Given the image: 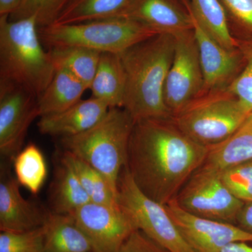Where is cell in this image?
Returning a JSON list of instances; mask_svg holds the SVG:
<instances>
[{
	"mask_svg": "<svg viewBox=\"0 0 252 252\" xmlns=\"http://www.w3.org/2000/svg\"><path fill=\"white\" fill-rule=\"evenodd\" d=\"M55 69H64L84 83L89 90L102 53L80 46L48 49Z\"/></svg>",
	"mask_w": 252,
	"mask_h": 252,
	"instance_id": "603a6c76",
	"label": "cell"
},
{
	"mask_svg": "<svg viewBox=\"0 0 252 252\" xmlns=\"http://www.w3.org/2000/svg\"><path fill=\"white\" fill-rule=\"evenodd\" d=\"M131 1L132 0H71L54 24H74L122 18Z\"/></svg>",
	"mask_w": 252,
	"mask_h": 252,
	"instance_id": "7402d4cb",
	"label": "cell"
},
{
	"mask_svg": "<svg viewBox=\"0 0 252 252\" xmlns=\"http://www.w3.org/2000/svg\"><path fill=\"white\" fill-rule=\"evenodd\" d=\"M71 0H22L18 9L10 15L11 21L32 18L38 27L51 26Z\"/></svg>",
	"mask_w": 252,
	"mask_h": 252,
	"instance_id": "4316f807",
	"label": "cell"
},
{
	"mask_svg": "<svg viewBox=\"0 0 252 252\" xmlns=\"http://www.w3.org/2000/svg\"><path fill=\"white\" fill-rule=\"evenodd\" d=\"M175 35L173 58L167 74L164 98L172 117L203 94L204 77L193 29Z\"/></svg>",
	"mask_w": 252,
	"mask_h": 252,
	"instance_id": "9c48e42d",
	"label": "cell"
},
{
	"mask_svg": "<svg viewBox=\"0 0 252 252\" xmlns=\"http://www.w3.org/2000/svg\"><path fill=\"white\" fill-rule=\"evenodd\" d=\"M135 121L124 108L109 109L94 127L61 138L64 151L82 159L105 177L118 196L119 179L127 165Z\"/></svg>",
	"mask_w": 252,
	"mask_h": 252,
	"instance_id": "277c9868",
	"label": "cell"
},
{
	"mask_svg": "<svg viewBox=\"0 0 252 252\" xmlns=\"http://www.w3.org/2000/svg\"><path fill=\"white\" fill-rule=\"evenodd\" d=\"M0 252H45L43 225L26 232L1 231Z\"/></svg>",
	"mask_w": 252,
	"mask_h": 252,
	"instance_id": "4dcf8cb0",
	"label": "cell"
},
{
	"mask_svg": "<svg viewBox=\"0 0 252 252\" xmlns=\"http://www.w3.org/2000/svg\"><path fill=\"white\" fill-rule=\"evenodd\" d=\"M43 228L45 252H94L72 215L49 212Z\"/></svg>",
	"mask_w": 252,
	"mask_h": 252,
	"instance_id": "ac0fdd59",
	"label": "cell"
},
{
	"mask_svg": "<svg viewBox=\"0 0 252 252\" xmlns=\"http://www.w3.org/2000/svg\"><path fill=\"white\" fill-rule=\"evenodd\" d=\"M194 18L220 45L227 49L238 48L228 26L220 0H185Z\"/></svg>",
	"mask_w": 252,
	"mask_h": 252,
	"instance_id": "cb8c5ba5",
	"label": "cell"
},
{
	"mask_svg": "<svg viewBox=\"0 0 252 252\" xmlns=\"http://www.w3.org/2000/svg\"><path fill=\"white\" fill-rule=\"evenodd\" d=\"M191 15L203 70V94L227 90L243 69V54L238 48L230 50L220 45Z\"/></svg>",
	"mask_w": 252,
	"mask_h": 252,
	"instance_id": "4fadbf2b",
	"label": "cell"
},
{
	"mask_svg": "<svg viewBox=\"0 0 252 252\" xmlns=\"http://www.w3.org/2000/svg\"><path fill=\"white\" fill-rule=\"evenodd\" d=\"M119 252H167L139 230H135L123 244Z\"/></svg>",
	"mask_w": 252,
	"mask_h": 252,
	"instance_id": "1f68e13d",
	"label": "cell"
},
{
	"mask_svg": "<svg viewBox=\"0 0 252 252\" xmlns=\"http://www.w3.org/2000/svg\"><path fill=\"white\" fill-rule=\"evenodd\" d=\"M220 177L235 198L244 203H252V160L224 169Z\"/></svg>",
	"mask_w": 252,
	"mask_h": 252,
	"instance_id": "f1b7e54d",
	"label": "cell"
},
{
	"mask_svg": "<svg viewBox=\"0 0 252 252\" xmlns=\"http://www.w3.org/2000/svg\"><path fill=\"white\" fill-rule=\"evenodd\" d=\"M252 160V112L228 138L209 149L203 166L222 171Z\"/></svg>",
	"mask_w": 252,
	"mask_h": 252,
	"instance_id": "d6986e66",
	"label": "cell"
},
{
	"mask_svg": "<svg viewBox=\"0 0 252 252\" xmlns=\"http://www.w3.org/2000/svg\"><path fill=\"white\" fill-rule=\"evenodd\" d=\"M90 202L72 167L61 160L49 191V203L52 212L72 215Z\"/></svg>",
	"mask_w": 252,
	"mask_h": 252,
	"instance_id": "44dd1931",
	"label": "cell"
},
{
	"mask_svg": "<svg viewBox=\"0 0 252 252\" xmlns=\"http://www.w3.org/2000/svg\"><path fill=\"white\" fill-rule=\"evenodd\" d=\"M55 73L35 20L0 16V83L20 86L39 97Z\"/></svg>",
	"mask_w": 252,
	"mask_h": 252,
	"instance_id": "3957f363",
	"label": "cell"
},
{
	"mask_svg": "<svg viewBox=\"0 0 252 252\" xmlns=\"http://www.w3.org/2000/svg\"><path fill=\"white\" fill-rule=\"evenodd\" d=\"M175 200L192 215L234 224L245 204L227 189L220 172L203 165L190 176Z\"/></svg>",
	"mask_w": 252,
	"mask_h": 252,
	"instance_id": "ba28073f",
	"label": "cell"
},
{
	"mask_svg": "<svg viewBox=\"0 0 252 252\" xmlns=\"http://www.w3.org/2000/svg\"><path fill=\"white\" fill-rule=\"evenodd\" d=\"M13 159L15 177L20 185L36 195L47 176V167L42 152L36 144L29 143Z\"/></svg>",
	"mask_w": 252,
	"mask_h": 252,
	"instance_id": "484cf974",
	"label": "cell"
},
{
	"mask_svg": "<svg viewBox=\"0 0 252 252\" xmlns=\"http://www.w3.org/2000/svg\"><path fill=\"white\" fill-rule=\"evenodd\" d=\"M122 18L134 20L157 33L175 34L193 29L185 0H132Z\"/></svg>",
	"mask_w": 252,
	"mask_h": 252,
	"instance_id": "5bb4252c",
	"label": "cell"
},
{
	"mask_svg": "<svg viewBox=\"0 0 252 252\" xmlns=\"http://www.w3.org/2000/svg\"><path fill=\"white\" fill-rule=\"evenodd\" d=\"M89 90L91 97L102 101L109 109L123 108L126 74L119 54H101Z\"/></svg>",
	"mask_w": 252,
	"mask_h": 252,
	"instance_id": "e0dca14e",
	"label": "cell"
},
{
	"mask_svg": "<svg viewBox=\"0 0 252 252\" xmlns=\"http://www.w3.org/2000/svg\"><path fill=\"white\" fill-rule=\"evenodd\" d=\"M209 149L186 135L172 118L141 119L131 132L126 167L147 196L166 205L203 165Z\"/></svg>",
	"mask_w": 252,
	"mask_h": 252,
	"instance_id": "6da1fadb",
	"label": "cell"
},
{
	"mask_svg": "<svg viewBox=\"0 0 252 252\" xmlns=\"http://www.w3.org/2000/svg\"><path fill=\"white\" fill-rule=\"evenodd\" d=\"M3 170V169H1ZM19 182L6 170L0 181V230L26 232L40 228L48 213L23 196Z\"/></svg>",
	"mask_w": 252,
	"mask_h": 252,
	"instance_id": "9a60e30c",
	"label": "cell"
},
{
	"mask_svg": "<svg viewBox=\"0 0 252 252\" xmlns=\"http://www.w3.org/2000/svg\"><path fill=\"white\" fill-rule=\"evenodd\" d=\"M181 234L195 252H220L230 243L252 242V234L238 225L192 215L175 199L165 205Z\"/></svg>",
	"mask_w": 252,
	"mask_h": 252,
	"instance_id": "8fae6325",
	"label": "cell"
},
{
	"mask_svg": "<svg viewBox=\"0 0 252 252\" xmlns=\"http://www.w3.org/2000/svg\"><path fill=\"white\" fill-rule=\"evenodd\" d=\"M61 160L72 167L91 202L119 206L117 194L98 170L67 151H64Z\"/></svg>",
	"mask_w": 252,
	"mask_h": 252,
	"instance_id": "d4e9b609",
	"label": "cell"
},
{
	"mask_svg": "<svg viewBox=\"0 0 252 252\" xmlns=\"http://www.w3.org/2000/svg\"><path fill=\"white\" fill-rule=\"evenodd\" d=\"M220 252H252V246L246 242H235L227 245Z\"/></svg>",
	"mask_w": 252,
	"mask_h": 252,
	"instance_id": "e575fe53",
	"label": "cell"
},
{
	"mask_svg": "<svg viewBox=\"0 0 252 252\" xmlns=\"http://www.w3.org/2000/svg\"><path fill=\"white\" fill-rule=\"evenodd\" d=\"M92 245L94 252H119L136 228L119 206L90 203L73 215Z\"/></svg>",
	"mask_w": 252,
	"mask_h": 252,
	"instance_id": "7c38bea8",
	"label": "cell"
},
{
	"mask_svg": "<svg viewBox=\"0 0 252 252\" xmlns=\"http://www.w3.org/2000/svg\"><path fill=\"white\" fill-rule=\"evenodd\" d=\"M175 35L158 33L119 54L126 74L123 108L134 121L172 118L164 98L173 58Z\"/></svg>",
	"mask_w": 252,
	"mask_h": 252,
	"instance_id": "7a4b0ae2",
	"label": "cell"
},
{
	"mask_svg": "<svg viewBox=\"0 0 252 252\" xmlns=\"http://www.w3.org/2000/svg\"><path fill=\"white\" fill-rule=\"evenodd\" d=\"M89 90L70 73L64 69H56L54 77L45 90L38 97L39 115H49L63 112L81 100Z\"/></svg>",
	"mask_w": 252,
	"mask_h": 252,
	"instance_id": "ffe728a7",
	"label": "cell"
},
{
	"mask_svg": "<svg viewBox=\"0 0 252 252\" xmlns=\"http://www.w3.org/2000/svg\"><path fill=\"white\" fill-rule=\"evenodd\" d=\"M117 202L136 229L167 252H195L181 234L165 205L147 196L136 185L126 166L119 179Z\"/></svg>",
	"mask_w": 252,
	"mask_h": 252,
	"instance_id": "52a82bcc",
	"label": "cell"
},
{
	"mask_svg": "<svg viewBox=\"0 0 252 252\" xmlns=\"http://www.w3.org/2000/svg\"></svg>",
	"mask_w": 252,
	"mask_h": 252,
	"instance_id": "d590c367",
	"label": "cell"
},
{
	"mask_svg": "<svg viewBox=\"0 0 252 252\" xmlns=\"http://www.w3.org/2000/svg\"><path fill=\"white\" fill-rule=\"evenodd\" d=\"M157 34L158 33L127 18L39 28V37L47 49L80 46L100 53L117 54Z\"/></svg>",
	"mask_w": 252,
	"mask_h": 252,
	"instance_id": "5b68a950",
	"label": "cell"
},
{
	"mask_svg": "<svg viewBox=\"0 0 252 252\" xmlns=\"http://www.w3.org/2000/svg\"><path fill=\"white\" fill-rule=\"evenodd\" d=\"M39 115L38 97L20 86L0 83V153L14 158Z\"/></svg>",
	"mask_w": 252,
	"mask_h": 252,
	"instance_id": "30bf717a",
	"label": "cell"
},
{
	"mask_svg": "<svg viewBox=\"0 0 252 252\" xmlns=\"http://www.w3.org/2000/svg\"><path fill=\"white\" fill-rule=\"evenodd\" d=\"M236 225L252 234V203L244 204L237 216Z\"/></svg>",
	"mask_w": 252,
	"mask_h": 252,
	"instance_id": "d6a6232c",
	"label": "cell"
},
{
	"mask_svg": "<svg viewBox=\"0 0 252 252\" xmlns=\"http://www.w3.org/2000/svg\"><path fill=\"white\" fill-rule=\"evenodd\" d=\"M252 112L227 89L204 93L172 119L192 140L210 147L234 133Z\"/></svg>",
	"mask_w": 252,
	"mask_h": 252,
	"instance_id": "8992f818",
	"label": "cell"
},
{
	"mask_svg": "<svg viewBox=\"0 0 252 252\" xmlns=\"http://www.w3.org/2000/svg\"><path fill=\"white\" fill-rule=\"evenodd\" d=\"M22 0H0V16H10L18 9Z\"/></svg>",
	"mask_w": 252,
	"mask_h": 252,
	"instance_id": "836d02e7",
	"label": "cell"
},
{
	"mask_svg": "<svg viewBox=\"0 0 252 252\" xmlns=\"http://www.w3.org/2000/svg\"><path fill=\"white\" fill-rule=\"evenodd\" d=\"M235 39L252 38V0H220Z\"/></svg>",
	"mask_w": 252,
	"mask_h": 252,
	"instance_id": "f546056e",
	"label": "cell"
},
{
	"mask_svg": "<svg viewBox=\"0 0 252 252\" xmlns=\"http://www.w3.org/2000/svg\"><path fill=\"white\" fill-rule=\"evenodd\" d=\"M109 107L91 97L56 114L39 117L37 127L43 135L63 137L82 133L94 127L106 115Z\"/></svg>",
	"mask_w": 252,
	"mask_h": 252,
	"instance_id": "2e32d148",
	"label": "cell"
},
{
	"mask_svg": "<svg viewBox=\"0 0 252 252\" xmlns=\"http://www.w3.org/2000/svg\"><path fill=\"white\" fill-rule=\"evenodd\" d=\"M235 39L243 54L244 67L228 90L252 112V38Z\"/></svg>",
	"mask_w": 252,
	"mask_h": 252,
	"instance_id": "83f0119b",
	"label": "cell"
}]
</instances>
